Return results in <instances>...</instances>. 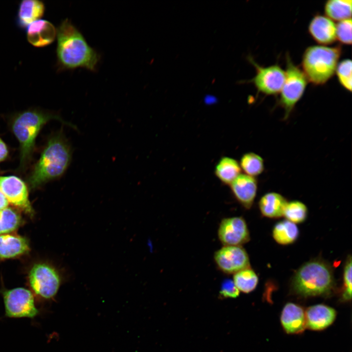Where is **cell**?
I'll return each instance as SVG.
<instances>
[{"label": "cell", "instance_id": "d6a6232c", "mask_svg": "<svg viewBox=\"0 0 352 352\" xmlns=\"http://www.w3.org/2000/svg\"><path fill=\"white\" fill-rule=\"evenodd\" d=\"M9 202L2 193L0 191V210L8 207Z\"/></svg>", "mask_w": 352, "mask_h": 352}, {"label": "cell", "instance_id": "d4e9b609", "mask_svg": "<svg viewBox=\"0 0 352 352\" xmlns=\"http://www.w3.org/2000/svg\"><path fill=\"white\" fill-rule=\"evenodd\" d=\"M240 166L245 174L255 177L264 171L263 158L259 154L252 152L244 154L241 158Z\"/></svg>", "mask_w": 352, "mask_h": 352}, {"label": "cell", "instance_id": "8fae6325", "mask_svg": "<svg viewBox=\"0 0 352 352\" xmlns=\"http://www.w3.org/2000/svg\"><path fill=\"white\" fill-rule=\"evenodd\" d=\"M214 259L218 268L227 274L250 267L248 255L241 246H223L215 252Z\"/></svg>", "mask_w": 352, "mask_h": 352}, {"label": "cell", "instance_id": "e0dca14e", "mask_svg": "<svg viewBox=\"0 0 352 352\" xmlns=\"http://www.w3.org/2000/svg\"><path fill=\"white\" fill-rule=\"evenodd\" d=\"M281 321L287 333H300L306 328L305 313L300 306L292 303H287L282 311Z\"/></svg>", "mask_w": 352, "mask_h": 352}, {"label": "cell", "instance_id": "6da1fadb", "mask_svg": "<svg viewBox=\"0 0 352 352\" xmlns=\"http://www.w3.org/2000/svg\"><path fill=\"white\" fill-rule=\"evenodd\" d=\"M72 153L62 129L51 134L26 178L29 188L35 190L61 177L71 163Z\"/></svg>", "mask_w": 352, "mask_h": 352}, {"label": "cell", "instance_id": "277c9868", "mask_svg": "<svg viewBox=\"0 0 352 352\" xmlns=\"http://www.w3.org/2000/svg\"><path fill=\"white\" fill-rule=\"evenodd\" d=\"M334 286L332 269L320 260L304 264L295 273L292 281L293 291L304 297L328 294Z\"/></svg>", "mask_w": 352, "mask_h": 352}, {"label": "cell", "instance_id": "603a6c76", "mask_svg": "<svg viewBox=\"0 0 352 352\" xmlns=\"http://www.w3.org/2000/svg\"><path fill=\"white\" fill-rule=\"evenodd\" d=\"M272 235L277 243L287 245L297 240L299 236V229L295 223L287 220H284L275 225Z\"/></svg>", "mask_w": 352, "mask_h": 352}, {"label": "cell", "instance_id": "9a60e30c", "mask_svg": "<svg viewBox=\"0 0 352 352\" xmlns=\"http://www.w3.org/2000/svg\"><path fill=\"white\" fill-rule=\"evenodd\" d=\"M308 31L312 38L322 45L331 44L336 40V24L326 16H314L309 23Z\"/></svg>", "mask_w": 352, "mask_h": 352}, {"label": "cell", "instance_id": "9c48e42d", "mask_svg": "<svg viewBox=\"0 0 352 352\" xmlns=\"http://www.w3.org/2000/svg\"><path fill=\"white\" fill-rule=\"evenodd\" d=\"M247 59L256 71L255 76L247 82L252 83L258 93L266 95L279 94L285 82V71L278 64L264 67L258 64L251 56Z\"/></svg>", "mask_w": 352, "mask_h": 352}, {"label": "cell", "instance_id": "7c38bea8", "mask_svg": "<svg viewBox=\"0 0 352 352\" xmlns=\"http://www.w3.org/2000/svg\"><path fill=\"white\" fill-rule=\"evenodd\" d=\"M218 236L223 246H241L250 240L247 224L241 217L223 219L219 224Z\"/></svg>", "mask_w": 352, "mask_h": 352}, {"label": "cell", "instance_id": "7a4b0ae2", "mask_svg": "<svg viewBox=\"0 0 352 352\" xmlns=\"http://www.w3.org/2000/svg\"><path fill=\"white\" fill-rule=\"evenodd\" d=\"M52 119L78 130L75 125L64 120L59 114L39 108L16 112L10 118L9 128L19 143L20 163L17 169L19 173H24L30 166L36 138L43 127Z\"/></svg>", "mask_w": 352, "mask_h": 352}, {"label": "cell", "instance_id": "ffe728a7", "mask_svg": "<svg viewBox=\"0 0 352 352\" xmlns=\"http://www.w3.org/2000/svg\"><path fill=\"white\" fill-rule=\"evenodd\" d=\"M287 201L281 194L269 192L261 197L259 207L263 215L270 218H279L283 216Z\"/></svg>", "mask_w": 352, "mask_h": 352}, {"label": "cell", "instance_id": "4dcf8cb0", "mask_svg": "<svg viewBox=\"0 0 352 352\" xmlns=\"http://www.w3.org/2000/svg\"><path fill=\"white\" fill-rule=\"evenodd\" d=\"M220 294L224 298H235L239 295L240 291L233 280L226 279L221 284Z\"/></svg>", "mask_w": 352, "mask_h": 352}, {"label": "cell", "instance_id": "d6986e66", "mask_svg": "<svg viewBox=\"0 0 352 352\" xmlns=\"http://www.w3.org/2000/svg\"><path fill=\"white\" fill-rule=\"evenodd\" d=\"M45 5L38 0H23L20 2L17 13V23L24 28L44 15Z\"/></svg>", "mask_w": 352, "mask_h": 352}, {"label": "cell", "instance_id": "cb8c5ba5", "mask_svg": "<svg viewBox=\"0 0 352 352\" xmlns=\"http://www.w3.org/2000/svg\"><path fill=\"white\" fill-rule=\"evenodd\" d=\"M258 277L250 268H247L233 274V281L239 291L245 293L254 290L258 283Z\"/></svg>", "mask_w": 352, "mask_h": 352}, {"label": "cell", "instance_id": "5bb4252c", "mask_svg": "<svg viewBox=\"0 0 352 352\" xmlns=\"http://www.w3.org/2000/svg\"><path fill=\"white\" fill-rule=\"evenodd\" d=\"M28 42L36 47H43L52 44L57 35V29L50 22L38 20L26 27Z\"/></svg>", "mask_w": 352, "mask_h": 352}, {"label": "cell", "instance_id": "4316f807", "mask_svg": "<svg viewBox=\"0 0 352 352\" xmlns=\"http://www.w3.org/2000/svg\"><path fill=\"white\" fill-rule=\"evenodd\" d=\"M308 215L306 205L298 200L287 202L283 216L287 220L294 223H301L305 220Z\"/></svg>", "mask_w": 352, "mask_h": 352}, {"label": "cell", "instance_id": "3957f363", "mask_svg": "<svg viewBox=\"0 0 352 352\" xmlns=\"http://www.w3.org/2000/svg\"><path fill=\"white\" fill-rule=\"evenodd\" d=\"M56 36L57 63L60 69L82 67L96 70L99 55L69 20L66 19L60 24Z\"/></svg>", "mask_w": 352, "mask_h": 352}, {"label": "cell", "instance_id": "30bf717a", "mask_svg": "<svg viewBox=\"0 0 352 352\" xmlns=\"http://www.w3.org/2000/svg\"><path fill=\"white\" fill-rule=\"evenodd\" d=\"M0 191L9 203L26 214L33 213L29 199L28 187L21 178L15 176H0Z\"/></svg>", "mask_w": 352, "mask_h": 352}, {"label": "cell", "instance_id": "f1b7e54d", "mask_svg": "<svg viewBox=\"0 0 352 352\" xmlns=\"http://www.w3.org/2000/svg\"><path fill=\"white\" fill-rule=\"evenodd\" d=\"M352 18L338 22L336 24V40L344 44H351L352 43Z\"/></svg>", "mask_w": 352, "mask_h": 352}, {"label": "cell", "instance_id": "f546056e", "mask_svg": "<svg viewBox=\"0 0 352 352\" xmlns=\"http://www.w3.org/2000/svg\"><path fill=\"white\" fill-rule=\"evenodd\" d=\"M344 292L342 299L349 301L352 298V258L350 256L346 262L343 273Z\"/></svg>", "mask_w": 352, "mask_h": 352}, {"label": "cell", "instance_id": "83f0119b", "mask_svg": "<svg viewBox=\"0 0 352 352\" xmlns=\"http://www.w3.org/2000/svg\"><path fill=\"white\" fill-rule=\"evenodd\" d=\"M352 61L346 59L338 63L335 73L340 85L346 90L352 91Z\"/></svg>", "mask_w": 352, "mask_h": 352}, {"label": "cell", "instance_id": "2e32d148", "mask_svg": "<svg viewBox=\"0 0 352 352\" xmlns=\"http://www.w3.org/2000/svg\"><path fill=\"white\" fill-rule=\"evenodd\" d=\"M305 313L306 327L313 330L328 328L334 322L336 315L334 309L323 304L309 307Z\"/></svg>", "mask_w": 352, "mask_h": 352}, {"label": "cell", "instance_id": "5b68a950", "mask_svg": "<svg viewBox=\"0 0 352 352\" xmlns=\"http://www.w3.org/2000/svg\"><path fill=\"white\" fill-rule=\"evenodd\" d=\"M341 53L340 45H315L307 48L301 66L308 82L315 85L326 84L335 74Z\"/></svg>", "mask_w": 352, "mask_h": 352}, {"label": "cell", "instance_id": "7402d4cb", "mask_svg": "<svg viewBox=\"0 0 352 352\" xmlns=\"http://www.w3.org/2000/svg\"><path fill=\"white\" fill-rule=\"evenodd\" d=\"M351 0H329L324 5L326 16L331 20L340 22L351 18Z\"/></svg>", "mask_w": 352, "mask_h": 352}, {"label": "cell", "instance_id": "4fadbf2b", "mask_svg": "<svg viewBox=\"0 0 352 352\" xmlns=\"http://www.w3.org/2000/svg\"><path fill=\"white\" fill-rule=\"evenodd\" d=\"M236 199L245 209L253 205L258 190L256 178L245 174H240L229 185Z\"/></svg>", "mask_w": 352, "mask_h": 352}, {"label": "cell", "instance_id": "8992f818", "mask_svg": "<svg viewBox=\"0 0 352 352\" xmlns=\"http://www.w3.org/2000/svg\"><path fill=\"white\" fill-rule=\"evenodd\" d=\"M285 74V82L278 102V105L284 110L285 120L288 118L302 97L308 83L302 69L293 63L288 54L286 57Z\"/></svg>", "mask_w": 352, "mask_h": 352}, {"label": "cell", "instance_id": "ba28073f", "mask_svg": "<svg viewBox=\"0 0 352 352\" xmlns=\"http://www.w3.org/2000/svg\"><path fill=\"white\" fill-rule=\"evenodd\" d=\"M1 293L6 317L34 319L40 314L34 294L30 290L16 287L3 290Z\"/></svg>", "mask_w": 352, "mask_h": 352}, {"label": "cell", "instance_id": "52a82bcc", "mask_svg": "<svg viewBox=\"0 0 352 352\" xmlns=\"http://www.w3.org/2000/svg\"><path fill=\"white\" fill-rule=\"evenodd\" d=\"M30 287L39 298L50 301L56 296L63 281L60 270L46 263L34 264L29 273Z\"/></svg>", "mask_w": 352, "mask_h": 352}, {"label": "cell", "instance_id": "44dd1931", "mask_svg": "<svg viewBox=\"0 0 352 352\" xmlns=\"http://www.w3.org/2000/svg\"><path fill=\"white\" fill-rule=\"evenodd\" d=\"M241 169L238 162L231 157H222L215 167L216 176L223 184L230 185L241 174Z\"/></svg>", "mask_w": 352, "mask_h": 352}, {"label": "cell", "instance_id": "ac0fdd59", "mask_svg": "<svg viewBox=\"0 0 352 352\" xmlns=\"http://www.w3.org/2000/svg\"><path fill=\"white\" fill-rule=\"evenodd\" d=\"M29 250L28 242L24 238L9 233L0 235V259L17 257Z\"/></svg>", "mask_w": 352, "mask_h": 352}, {"label": "cell", "instance_id": "484cf974", "mask_svg": "<svg viewBox=\"0 0 352 352\" xmlns=\"http://www.w3.org/2000/svg\"><path fill=\"white\" fill-rule=\"evenodd\" d=\"M21 218L14 209L7 207L0 210V235L8 234L17 229Z\"/></svg>", "mask_w": 352, "mask_h": 352}, {"label": "cell", "instance_id": "1f68e13d", "mask_svg": "<svg viewBox=\"0 0 352 352\" xmlns=\"http://www.w3.org/2000/svg\"><path fill=\"white\" fill-rule=\"evenodd\" d=\"M9 155V148L7 144L0 137V163L6 160Z\"/></svg>", "mask_w": 352, "mask_h": 352}]
</instances>
